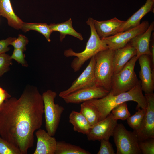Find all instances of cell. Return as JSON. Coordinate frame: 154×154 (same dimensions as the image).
<instances>
[{"mask_svg": "<svg viewBox=\"0 0 154 154\" xmlns=\"http://www.w3.org/2000/svg\"><path fill=\"white\" fill-rule=\"evenodd\" d=\"M44 105L35 86L28 85L18 98L11 97L0 108V136L27 154L34 145L35 131L43 123Z\"/></svg>", "mask_w": 154, "mask_h": 154, "instance_id": "6da1fadb", "label": "cell"}, {"mask_svg": "<svg viewBox=\"0 0 154 154\" xmlns=\"http://www.w3.org/2000/svg\"><path fill=\"white\" fill-rule=\"evenodd\" d=\"M142 91L139 81L134 88L126 92L114 95L110 91L108 94L102 98L87 101L96 108L99 112L101 120L105 118L114 108L121 104L128 101L136 102L137 103V109L140 108L146 111L147 102Z\"/></svg>", "mask_w": 154, "mask_h": 154, "instance_id": "7a4b0ae2", "label": "cell"}, {"mask_svg": "<svg viewBox=\"0 0 154 154\" xmlns=\"http://www.w3.org/2000/svg\"><path fill=\"white\" fill-rule=\"evenodd\" d=\"M86 23L90 27L91 33L84 50L76 52L70 48L66 50L64 52V56L66 57H76L71 64V68L75 72L79 70L86 61L98 52L108 48L98 34L94 27V19L89 17Z\"/></svg>", "mask_w": 154, "mask_h": 154, "instance_id": "3957f363", "label": "cell"}, {"mask_svg": "<svg viewBox=\"0 0 154 154\" xmlns=\"http://www.w3.org/2000/svg\"><path fill=\"white\" fill-rule=\"evenodd\" d=\"M114 50L109 48L100 51L95 55L94 75L96 85L110 91L113 74Z\"/></svg>", "mask_w": 154, "mask_h": 154, "instance_id": "277c9868", "label": "cell"}, {"mask_svg": "<svg viewBox=\"0 0 154 154\" xmlns=\"http://www.w3.org/2000/svg\"><path fill=\"white\" fill-rule=\"evenodd\" d=\"M138 58L135 56L132 58L118 72L113 75L111 81V92L114 95L128 91L139 82L134 71Z\"/></svg>", "mask_w": 154, "mask_h": 154, "instance_id": "5b68a950", "label": "cell"}, {"mask_svg": "<svg viewBox=\"0 0 154 154\" xmlns=\"http://www.w3.org/2000/svg\"><path fill=\"white\" fill-rule=\"evenodd\" d=\"M57 93L50 90L44 92L42 95L44 105V114L46 131L53 136L59 125L64 107L54 102Z\"/></svg>", "mask_w": 154, "mask_h": 154, "instance_id": "8992f818", "label": "cell"}, {"mask_svg": "<svg viewBox=\"0 0 154 154\" xmlns=\"http://www.w3.org/2000/svg\"><path fill=\"white\" fill-rule=\"evenodd\" d=\"M112 136L117 154H140L139 140L135 133L127 130L121 123L117 124Z\"/></svg>", "mask_w": 154, "mask_h": 154, "instance_id": "52a82bcc", "label": "cell"}, {"mask_svg": "<svg viewBox=\"0 0 154 154\" xmlns=\"http://www.w3.org/2000/svg\"><path fill=\"white\" fill-rule=\"evenodd\" d=\"M149 25L148 21H143L136 27L101 39L109 49L115 50L126 46L133 38L145 32Z\"/></svg>", "mask_w": 154, "mask_h": 154, "instance_id": "ba28073f", "label": "cell"}, {"mask_svg": "<svg viewBox=\"0 0 154 154\" xmlns=\"http://www.w3.org/2000/svg\"><path fill=\"white\" fill-rule=\"evenodd\" d=\"M147 102L146 110L141 125L136 131H133L139 141L154 138V94H145Z\"/></svg>", "mask_w": 154, "mask_h": 154, "instance_id": "9c48e42d", "label": "cell"}, {"mask_svg": "<svg viewBox=\"0 0 154 154\" xmlns=\"http://www.w3.org/2000/svg\"><path fill=\"white\" fill-rule=\"evenodd\" d=\"M84 70L74 80L68 89L60 92L59 96L63 98L69 94L79 89L96 85L94 75L95 56L91 57Z\"/></svg>", "mask_w": 154, "mask_h": 154, "instance_id": "30bf717a", "label": "cell"}, {"mask_svg": "<svg viewBox=\"0 0 154 154\" xmlns=\"http://www.w3.org/2000/svg\"><path fill=\"white\" fill-rule=\"evenodd\" d=\"M98 86L83 88L73 92L62 98L67 104H79L96 99L102 98L109 92Z\"/></svg>", "mask_w": 154, "mask_h": 154, "instance_id": "8fae6325", "label": "cell"}, {"mask_svg": "<svg viewBox=\"0 0 154 154\" xmlns=\"http://www.w3.org/2000/svg\"><path fill=\"white\" fill-rule=\"evenodd\" d=\"M117 124L111 112L104 119L91 126L86 135L89 141H100L102 139H108L112 136L115 127Z\"/></svg>", "mask_w": 154, "mask_h": 154, "instance_id": "7c38bea8", "label": "cell"}, {"mask_svg": "<svg viewBox=\"0 0 154 154\" xmlns=\"http://www.w3.org/2000/svg\"><path fill=\"white\" fill-rule=\"evenodd\" d=\"M150 56L143 55L138 59L141 68L139 74L141 87L145 94L153 93L154 90V73L152 70Z\"/></svg>", "mask_w": 154, "mask_h": 154, "instance_id": "4fadbf2b", "label": "cell"}, {"mask_svg": "<svg viewBox=\"0 0 154 154\" xmlns=\"http://www.w3.org/2000/svg\"><path fill=\"white\" fill-rule=\"evenodd\" d=\"M154 29V22L153 21L145 32L135 36L129 42L136 50V56L138 58L143 55L151 56V53L149 44L152 33Z\"/></svg>", "mask_w": 154, "mask_h": 154, "instance_id": "5bb4252c", "label": "cell"}, {"mask_svg": "<svg viewBox=\"0 0 154 154\" xmlns=\"http://www.w3.org/2000/svg\"><path fill=\"white\" fill-rule=\"evenodd\" d=\"M37 139L36 147L33 154H54L57 141L54 137L45 130L39 129L35 132Z\"/></svg>", "mask_w": 154, "mask_h": 154, "instance_id": "9a60e30c", "label": "cell"}, {"mask_svg": "<svg viewBox=\"0 0 154 154\" xmlns=\"http://www.w3.org/2000/svg\"><path fill=\"white\" fill-rule=\"evenodd\" d=\"M154 1L147 0L145 3L127 20L116 31L115 34L134 28L139 25L143 17L149 12L154 13Z\"/></svg>", "mask_w": 154, "mask_h": 154, "instance_id": "2e32d148", "label": "cell"}, {"mask_svg": "<svg viewBox=\"0 0 154 154\" xmlns=\"http://www.w3.org/2000/svg\"><path fill=\"white\" fill-rule=\"evenodd\" d=\"M114 50L113 74L120 71L137 53L136 50L129 43L123 47Z\"/></svg>", "mask_w": 154, "mask_h": 154, "instance_id": "e0dca14e", "label": "cell"}, {"mask_svg": "<svg viewBox=\"0 0 154 154\" xmlns=\"http://www.w3.org/2000/svg\"><path fill=\"white\" fill-rule=\"evenodd\" d=\"M124 21L116 17L100 21L94 19L95 29L101 38L115 35L116 31Z\"/></svg>", "mask_w": 154, "mask_h": 154, "instance_id": "ac0fdd59", "label": "cell"}, {"mask_svg": "<svg viewBox=\"0 0 154 154\" xmlns=\"http://www.w3.org/2000/svg\"><path fill=\"white\" fill-rule=\"evenodd\" d=\"M0 16L7 19L9 26L21 29L23 22L15 14L10 0H0Z\"/></svg>", "mask_w": 154, "mask_h": 154, "instance_id": "d6986e66", "label": "cell"}, {"mask_svg": "<svg viewBox=\"0 0 154 154\" xmlns=\"http://www.w3.org/2000/svg\"><path fill=\"white\" fill-rule=\"evenodd\" d=\"M49 26L52 32L58 31L60 33V42L63 41L67 35L74 36L80 40H82L83 39L82 35L77 32L73 28L72 21L70 18L67 21L61 23L51 24Z\"/></svg>", "mask_w": 154, "mask_h": 154, "instance_id": "ffe728a7", "label": "cell"}, {"mask_svg": "<svg viewBox=\"0 0 154 154\" xmlns=\"http://www.w3.org/2000/svg\"><path fill=\"white\" fill-rule=\"evenodd\" d=\"M69 122L73 127L74 131L87 135L91 127L80 112L72 111L69 116Z\"/></svg>", "mask_w": 154, "mask_h": 154, "instance_id": "44dd1931", "label": "cell"}, {"mask_svg": "<svg viewBox=\"0 0 154 154\" xmlns=\"http://www.w3.org/2000/svg\"><path fill=\"white\" fill-rule=\"evenodd\" d=\"M80 112L85 117L91 126L100 120V115L98 110L88 101L81 103Z\"/></svg>", "mask_w": 154, "mask_h": 154, "instance_id": "7402d4cb", "label": "cell"}, {"mask_svg": "<svg viewBox=\"0 0 154 154\" xmlns=\"http://www.w3.org/2000/svg\"><path fill=\"white\" fill-rule=\"evenodd\" d=\"M80 147L64 141H57L54 154H90Z\"/></svg>", "mask_w": 154, "mask_h": 154, "instance_id": "603a6c76", "label": "cell"}, {"mask_svg": "<svg viewBox=\"0 0 154 154\" xmlns=\"http://www.w3.org/2000/svg\"><path fill=\"white\" fill-rule=\"evenodd\" d=\"M23 31L26 32L30 30L36 31L43 35L47 41H51L50 36L52 32L49 25L46 23H23L21 29Z\"/></svg>", "mask_w": 154, "mask_h": 154, "instance_id": "cb8c5ba5", "label": "cell"}, {"mask_svg": "<svg viewBox=\"0 0 154 154\" xmlns=\"http://www.w3.org/2000/svg\"><path fill=\"white\" fill-rule=\"evenodd\" d=\"M137 110L134 115L130 116L127 119L128 124L134 131H136L140 128L146 112L144 110L140 108Z\"/></svg>", "mask_w": 154, "mask_h": 154, "instance_id": "d4e9b609", "label": "cell"}, {"mask_svg": "<svg viewBox=\"0 0 154 154\" xmlns=\"http://www.w3.org/2000/svg\"><path fill=\"white\" fill-rule=\"evenodd\" d=\"M113 118L115 120L121 119L127 120L131 116L126 102H123L118 105L111 111Z\"/></svg>", "mask_w": 154, "mask_h": 154, "instance_id": "484cf974", "label": "cell"}, {"mask_svg": "<svg viewBox=\"0 0 154 154\" xmlns=\"http://www.w3.org/2000/svg\"><path fill=\"white\" fill-rule=\"evenodd\" d=\"M0 154H21L19 149L0 136Z\"/></svg>", "mask_w": 154, "mask_h": 154, "instance_id": "4316f807", "label": "cell"}, {"mask_svg": "<svg viewBox=\"0 0 154 154\" xmlns=\"http://www.w3.org/2000/svg\"><path fill=\"white\" fill-rule=\"evenodd\" d=\"M139 146L141 154H154V138L139 141Z\"/></svg>", "mask_w": 154, "mask_h": 154, "instance_id": "83f0119b", "label": "cell"}, {"mask_svg": "<svg viewBox=\"0 0 154 154\" xmlns=\"http://www.w3.org/2000/svg\"><path fill=\"white\" fill-rule=\"evenodd\" d=\"M12 60L10 56L6 53L0 54V77L9 70Z\"/></svg>", "mask_w": 154, "mask_h": 154, "instance_id": "f1b7e54d", "label": "cell"}, {"mask_svg": "<svg viewBox=\"0 0 154 154\" xmlns=\"http://www.w3.org/2000/svg\"><path fill=\"white\" fill-rule=\"evenodd\" d=\"M28 42V40L26 36L19 34L18 38L11 42V45L15 49H20L24 52L26 50V46Z\"/></svg>", "mask_w": 154, "mask_h": 154, "instance_id": "f546056e", "label": "cell"}, {"mask_svg": "<svg viewBox=\"0 0 154 154\" xmlns=\"http://www.w3.org/2000/svg\"><path fill=\"white\" fill-rule=\"evenodd\" d=\"M100 147L97 154H115V152L112 145L109 140L102 139L100 140Z\"/></svg>", "mask_w": 154, "mask_h": 154, "instance_id": "4dcf8cb0", "label": "cell"}, {"mask_svg": "<svg viewBox=\"0 0 154 154\" xmlns=\"http://www.w3.org/2000/svg\"><path fill=\"white\" fill-rule=\"evenodd\" d=\"M24 51L18 49H14L12 54L10 56L11 59L15 60L18 63L21 64L22 66L27 67L28 65L25 59V57Z\"/></svg>", "mask_w": 154, "mask_h": 154, "instance_id": "1f68e13d", "label": "cell"}, {"mask_svg": "<svg viewBox=\"0 0 154 154\" xmlns=\"http://www.w3.org/2000/svg\"><path fill=\"white\" fill-rule=\"evenodd\" d=\"M16 38L15 37H9L6 39L0 40V54L8 51L10 49L9 45H11V42Z\"/></svg>", "mask_w": 154, "mask_h": 154, "instance_id": "d6a6232c", "label": "cell"}, {"mask_svg": "<svg viewBox=\"0 0 154 154\" xmlns=\"http://www.w3.org/2000/svg\"><path fill=\"white\" fill-rule=\"evenodd\" d=\"M11 97L5 89L0 86V108L4 102Z\"/></svg>", "mask_w": 154, "mask_h": 154, "instance_id": "836d02e7", "label": "cell"}, {"mask_svg": "<svg viewBox=\"0 0 154 154\" xmlns=\"http://www.w3.org/2000/svg\"><path fill=\"white\" fill-rule=\"evenodd\" d=\"M153 0V1H154V0Z\"/></svg>", "mask_w": 154, "mask_h": 154, "instance_id": "e575fe53", "label": "cell"}]
</instances>
